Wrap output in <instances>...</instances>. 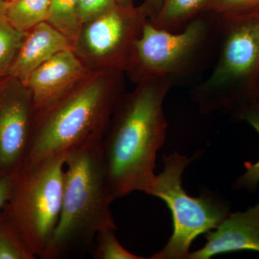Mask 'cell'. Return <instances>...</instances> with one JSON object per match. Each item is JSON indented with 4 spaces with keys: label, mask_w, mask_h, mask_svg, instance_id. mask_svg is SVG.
<instances>
[{
    "label": "cell",
    "mask_w": 259,
    "mask_h": 259,
    "mask_svg": "<svg viewBox=\"0 0 259 259\" xmlns=\"http://www.w3.org/2000/svg\"><path fill=\"white\" fill-rule=\"evenodd\" d=\"M162 0H144L141 5L142 9L147 15L150 21H153L159 12L161 6Z\"/></svg>",
    "instance_id": "22"
},
{
    "label": "cell",
    "mask_w": 259,
    "mask_h": 259,
    "mask_svg": "<svg viewBox=\"0 0 259 259\" xmlns=\"http://www.w3.org/2000/svg\"><path fill=\"white\" fill-rule=\"evenodd\" d=\"M68 152L25 165L13 177L1 221L32 258L47 259L60 218Z\"/></svg>",
    "instance_id": "6"
},
{
    "label": "cell",
    "mask_w": 259,
    "mask_h": 259,
    "mask_svg": "<svg viewBox=\"0 0 259 259\" xmlns=\"http://www.w3.org/2000/svg\"><path fill=\"white\" fill-rule=\"evenodd\" d=\"M212 12L223 16L259 18V0H218Z\"/></svg>",
    "instance_id": "19"
},
{
    "label": "cell",
    "mask_w": 259,
    "mask_h": 259,
    "mask_svg": "<svg viewBox=\"0 0 259 259\" xmlns=\"http://www.w3.org/2000/svg\"><path fill=\"white\" fill-rule=\"evenodd\" d=\"M125 75L115 71L91 73L59 101L35 115L25 165L103 139L116 103L125 93Z\"/></svg>",
    "instance_id": "2"
},
{
    "label": "cell",
    "mask_w": 259,
    "mask_h": 259,
    "mask_svg": "<svg viewBox=\"0 0 259 259\" xmlns=\"http://www.w3.org/2000/svg\"><path fill=\"white\" fill-rule=\"evenodd\" d=\"M116 230H101L97 233L94 243L93 258L95 259H144L133 254L121 245L116 238Z\"/></svg>",
    "instance_id": "17"
},
{
    "label": "cell",
    "mask_w": 259,
    "mask_h": 259,
    "mask_svg": "<svg viewBox=\"0 0 259 259\" xmlns=\"http://www.w3.org/2000/svg\"><path fill=\"white\" fill-rule=\"evenodd\" d=\"M122 95L101 142L107 180L115 199L136 191L149 194L156 156L166 137L163 102L171 80L152 76Z\"/></svg>",
    "instance_id": "1"
},
{
    "label": "cell",
    "mask_w": 259,
    "mask_h": 259,
    "mask_svg": "<svg viewBox=\"0 0 259 259\" xmlns=\"http://www.w3.org/2000/svg\"><path fill=\"white\" fill-rule=\"evenodd\" d=\"M148 19L141 6L117 5L111 10L82 25L72 50L92 73L126 72L135 44Z\"/></svg>",
    "instance_id": "8"
},
{
    "label": "cell",
    "mask_w": 259,
    "mask_h": 259,
    "mask_svg": "<svg viewBox=\"0 0 259 259\" xmlns=\"http://www.w3.org/2000/svg\"><path fill=\"white\" fill-rule=\"evenodd\" d=\"M253 109H255V110H257V111L259 112V100H258V102H256V104H255V106L253 107Z\"/></svg>",
    "instance_id": "25"
},
{
    "label": "cell",
    "mask_w": 259,
    "mask_h": 259,
    "mask_svg": "<svg viewBox=\"0 0 259 259\" xmlns=\"http://www.w3.org/2000/svg\"><path fill=\"white\" fill-rule=\"evenodd\" d=\"M13 178L0 177V218L13 192Z\"/></svg>",
    "instance_id": "21"
},
{
    "label": "cell",
    "mask_w": 259,
    "mask_h": 259,
    "mask_svg": "<svg viewBox=\"0 0 259 259\" xmlns=\"http://www.w3.org/2000/svg\"><path fill=\"white\" fill-rule=\"evenodd\" d=\"M18 1V0H6L7 3L8 4H10V3H15V2Z\"/></svg>",
    "instance_id": "26"
},
{
    "label": "cell",
    "mask_w": 259,
    "mask_h": 259,
    "mask_svg": "<svg viewBox=\"0 0 259 259\" xmlns=\"http://www.w3.org/2000/svg\"><path fill=\"white\" fill-rule=\"evenodd\" d=\"M35 110L31 92L13 76L0 81V177L13 178L28 157Z\"/></svg>",
    "instance_id": "9"
},
{
    "label": "cell",
    "mask_w": 259,
    "mask_h": 259,
    "mask_svg": "<svg viewBox=\"0 0 259 259\" xmlns=\"http://www.w3.org/2000/svg\"><path fill=\"white\" fill-rule=\"evenodd\" d=\"M50 0H18L8 5L5 18L19 31L28 32L47 22Z\"/></svg>",
    "instance_id": "14"
},
{
    "label": "cell",
    "mask_w": 259,
    "mask_h": 259,
    "mask_svg": "<svg viewBox=\"0 0 259 259\" xmlns=\"http://www.w3.org/2000/svg\"><path fill=\"white\" fill-rule=\"evenodd\" d=\"M117 5L116 0H79L81 25L90 23L110 11Z\"/></svg>",
    "instance_id": "20"
},
{
    "label": "cell",
    "mask_w": 259,
    "mask_h": 259,
    "mask_svg": "<svg viewBox=\"0 0 259 259\" xmlns=\"http://www.w3.org/2000/svg\"><path fill=\"white\" fill-rule=\"evenodd\" d=\"M206 238L203 248L190 252L187 259H209L241 250L259 253V203L245 212L230 213L215 231L206 233Z\"/></svg>",
    "instance_id": "11"
},
{
    "label": "cell",
    "mask_w": 259,
    "mask_h": 259,
    "mask_svg": "<svg viewBox=\"0 0 259 259\" xmlns=\"http://www.w3.org/2000/svg\"><path fill=\"white\" fill-rule=\"evenodd\" d=\"M218 0H162L161 8L151 24L158 30H183L201 15L212 11Z\"/></svg>",
    "instance_id": "13"
},
{
    "label": "cell",
    "mask_w": 259,
    "mask_h": 259,
    "mask_svg": "<svg viewBox=\"0 0 259 259\" xmlns=\"http://www.w3.org/2000/svg\"><path fill=\"white\" fill-rule=\"evenodd\" d=\"M47 22L74 42L82 26L79 0H50Z\"/></svg>",
    "instance_id": "15"
},
{
    "label": "cell",
    "mask_w": 259,
    "mask_h": 259,
    "mask_svg": "<svg viewBox=\"0 0 259 259\" xmlns=\"http://www.w3.org/2000/svg\"><path fill=\"white\" fill-rule=\"evenodd\" d=\"M241 120H245L259 135V112L251 108L243 114ZM245 173L235 182L236 189L254 191L259 183V161L256 163L245 161Z\"/></svg>",
    "instance_id": "18"
},
{
    "label": "cell",
    "mask_w": 259,
    "mask_h": 259,
    "mask_svg": "<svg viewBox=\"0 0 259 259\" xmlns=\"http://www.w3.org/2000/svg\"><path fill=\"white\" fill-rule=\"evenodd\" d=\"M197 153L188 158L174 151L163 156L164 168L156 177L149 195L166 202L172 214L173 233L166 245L150 259H187L192 242L215 229L230 212V205L218 194L204 192L191 197L182 187V175Z\"/></svg>",
    "instance_id": "7"
},
{
    "label": "cell",
    "mask_w": 259,
    "mask_h": 259,
    "mask_svg": "<svg viewBox=\"0 0 259 259\" xmlns=\"http://www.w3.org/2000/svg\"><path fill=\"white\" fill-rule=\"evenodd\" d=\"M27 35L28 32L19 31L5 18H0V81L9 75Z\"/></svg>",
    "instance_id": "16"
},
{
    "label": "cell",
    "mask_w": 259,
    "mask_h": 259,
    "mask_svg": "<svg viewBox=\"0 0 259 259\" xmlns=\"http://www.w3.org/2000/svg\"><path fill=\"white\" fill-rule=\"evenodd\" d=\"M8 5L6 0H0V18H5Z\"/></svg>",
    "instance_id": "23"
},
{
    "label": "cell",
    "mask_w": 259,
    "mask_h": 259,
    "mask_svg": "<svg viewBox=\"0 0 259 259\" xmlns=\"http://www.w3.org/2000/svg\"><path fill=\"white\" fill-rule=\"evenodd\" d=\"M73 41L47 22L29 30L8 76L26 83L37 68L61 51L72 49Z\"/></svg>",
    "instance_id": "12"
},
{
    "label": "cell",
    "mask_w": 259,
    "mask_h": 259,
    "mask_svg": "<svg viewBox=\"0 0 259 259\" xmlns=\"http://www.w3.org/2000/svg\"><path fill=\"white\" fill-rule=\"evenodd\" d=\"M117 5H121L123 7H132L134 6V0H116Z\"/></svg>",
    "instance_id": "24"
},
{
    "label": "cell",
    "mask_w": 259,
    "mask_h": 259,
    "mask_svg": "<svg viewBox=\"0 0 259 259\" xmlns=\"http://www.w3.org/2000/svg\"><path fill=\"white\" fill-rule=\"evenodd\" d=\"M221 25L212 11L179 32L158 30L148 20L125 74L134 83L152 76L168 78L174 86L197 83L215 62Z\"/></svg>",
    "instance_id": "5"
},
{
    "label": "cell",
    "mask_w": 259,
    "mask_h": 259,
    "mask_svg": "<svg viewBox=\"0 0 259 259\" xmlns=\"http://www.w3.org/2000/svg\"><path fill=\"white\" fill-rule=\"evenodd\" d=\"M102 140H93L66 154L60 218L47 259L88 249L99 231L117 230L110 209L115 198L102 158Z\"/></svg>",
    "instance_id": "3"
},
{
    "label": "cell",
    "mask_w": 259,
    "mask_h": 259,
    "mask_svg": "<svg viewBox=\"0 0 259 259\" xmlns=\"http://www.w3.org/2000/svg\"><path fill=\"white\" fill-rule=\"evenodd\" d=\"M72 49L61 51L29 76L35 115L45 111L91 74Z\"/></svg>",
    "instance_id": "10"
},
{
    "label": "cell",
    "mask_w": 259,
    "mask_h": 259,
    "mask_svg": "<svg viewBox=\"0 0 259 259\" xmlns=\"http://www.w3.org/2000/svg\"><path fill=\"white\" fill-rule=\"evenodd\" d=\"M218 15L221 37L212 73L194 85L190 97L202 113L241 120L259 100V18Z\"/></svg>",
    "instance_id": "4"
}]
</instances>
